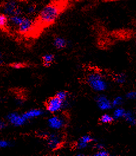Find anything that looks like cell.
<instances>
[{
	"instance_id": "1",
	"label": "cell",
	"mask_w": 136,
	"mask_h": 156,
	"mask_svg": "<svg viewBox=\"0 0 136 156\" xmlns=\"http://www.w3.org/2000/svg\"><path fill=\"white\" fill-rule=\"evenodd\" d=\"M65 0H53L40 11L36 23L42 29L53 24L65 9Z\"/></svg>"
},
{
	"instance_id": "2",
	"label": "cell",
	"mask_w": 136,
	"mask_h": 156,
	"mask_svg": "<svg viewBox=\"0 0 136 156\" xmlns=\"http://www.w3.org/2000/svg\"><path fill=\"white\" fill-rule=\"evenodd\" d=\"M87 83L89 86L96 92H103L108 87V82L100 73L97 72L91 73L87 77Z\"/></svg>"
},
{
	"instance_id": "3",
	"label": "cell",
	"mask_w": 136,
	"mask_h": 156,
	"mask_svg": "<svg viewBox=\"0 0 136 156\" xmlns=\"http://www.w3.org/2000/svg\"><path fill=\"white\" fill-rule=\"evenodd\" d=\"M1 8L2 13L8 17L23 14V8L17 0H7L3 2Z\"/></svg>"
},
{
	"instance_id": "4",
	"label": "cell",
	"mask_w": 136,
	"mask_h": 156,
	"mask_svg": "<svg viewBox=\"0 0 136 156\" xmlns=\"http://www.w3.org/2000/svg\"><path fill=\"white\" fill-rule=\"evenodd\" d=\"M66 102H64L56 95L50 98L46 102V107L47 110L51 113H56L60 111L63 108L65 107Z\"/></svg>"
},
{
	"instance_id": "5",
	"label": "cell",
	"mask_w": 136,
	"mask_h": 156,
	"mask_svg": "<svg viewBox=\"0 0 136 156\" xmlns=\"http://www.w3.org/2000/svg\"><path fill=\"white\" fill-rule=\"evenodd\" d=\"M34 21L29 17H24L17 29L20 34L24 35L30 33V31L34 28Z\"/></svg>"
},
{
	"instance_id": "6",
	"label": "cell",
	"mask_w": 136,
	"mask_h": 156,
	"mask_svg": "<svg viewBox=\"0 0 136 156\" xmlns=\"http://www.w3.org/2000/svg\"><path fill=\"white\" fill-rule=\"evenodd\" d=\"M7 120L11 125L14 127H21L27 122L22 114L17 112H11L7 116Z\"/></svg>"
},
{
	"instance_id": "7",
	"label": "cell",
	"mask_w": 136,
	"mask_h": 156,
	"mask_svg": "<svg viewBox=\"0 0 136 156\" xmlns=\"http://www.w3.org/2000/svg\"><path fill=\"white\" fill-rule=\"evenodd\" d=\"M49 127L55 130H59L63 128L65 126V121L62 117L54 115L48 119Z\"/></svg>"
},
{
	"instance_id": "8",
	"label": "cell",
	"mask_w": 136,
	"mask_h": 156,
	"mask_svg": "<svg viewBox=\"0 0 136 156\" xmlns=\"http://www.w3.org/2000/svg\"><path fill=\"white\" fill-rule=\"evenodd\" d=\"M95 101L98 107L102 111H107L113 108L111 101L104 95H99Z\"/></svg>"
},
{
	"instance_id": "9",
	"label": "cell",
	"mask_w": 136,
	"mask_h": 156,
	"mask_svg": "<svg viewBox=\"0 0 136 156\" xmlns=\"http://www.w3.org/2000/svg\"><path fill=\"white\" fill-rule=\"evenodd\" d=\"M62 138L58 134H52L48 138V144L50 149L56 150L61 145Z\"/></svg>"
},
{
	"instance_id": "10",
	"label": "cell",
	"mask_w": 136,
	"mask_h": 156,
	"mask_svg": "<svg viewBox=\"0 0 136 156\" xmlns=\"http://www.w3.org/2000/svg\"><path fill=\"white\" fill-rule=\"evenodd\" d=\"M43 114V111L41 109H32L23 114V116L27 121L30 119L40 117Z\"/></svg>"
},
{
	"instance_id": "11",
	"label": "cell",
	"mask_w": 136,
	"mask_h": 156,
	"mask_svg": "<svg viewBox=\"0 0 136 156\" xmlns=\"http://www.w3.org/2000/svg\"><path fill=\"white\" fill-rule=\"evenodd\" d=\"M94 141V138L89 136V135H85L81 137L79 140L78 143H77V148L82 150L87 148L88 144Z\"/></svg>"
},
{
	"instance_id": "12",
	"label": "cell",
	"mask_w": 136,
	"mask_h": 156,
	"mask_svg": "<svg viewBox=\"0 0 136 156\" xmlns=\"http://www.w3.org/2000/svg\"><path fill=\"white\" fill-rule=\"evenodd\" d=\"M53 45L58 50L64 49L67 46V41L62 37H56L54 39Z\"/></svg>"
},
{
	"instance_id": "13",
	"label": "cell",
	"mask_w": 136,
	"mask_h": 156,
	"mask_svg": "<svg viewBox=\"0 0 136 156\" xmlns=\"http://www.w3.org/2000/svg\"><path fill=\"white\" fill-rule=\"evenodd\" d=\"M24 18V16H23V15H15V16H10L9 17V23L12 24L13 26L18 28L20 24L23 21Z\"/></svg>"
},
{
	"instance_id": "14",
	"label": "cell",
	"mask_w": 136,
	"mask_h": 156,
	"mask_svg": "<svg viewBox=\"0 0 136 156\" xmlns=\"http://www.w3.org/2000/svg\"><path fill=\"white\" fill-rule=\"evenodd\" d=\"M123 118L131 126H135L136 124V119L133 113L130 111H126Z\"/></svg>"
},
{
	"instance_id": "15",
	"label": "cell",
	"mask_w": 136,
	"mask_h": 156,
	"mask_svg": "<svg viewBox=\"0 0 136 156\" xmlns=\"http://www.w3.org/2000/svg\"><path fill=\"white\" fill-rule=\"evenodd\" d=\"M9 24V17L2 12H0V29H7Z\"/></svg>"
},
{
	"instance_id": "16",
	"label": "cell",
	"mask_w": 136,
	"mask_h": 156,
	"mask_svg": "<svg viewBox=\"0 0 136 156\" xmlns=\"http://www.w3.org/2000/svg\"><path fill=\"white\" fill-rule=\"evenodd\" d=\"M42 60L43 62V65L45 67H49L53 63L55 60V56L52 54H48L43 56Z\"/></svg>"
},
{
	"instance_id": "17",
	"label": "cell",
	"mask_w": 136,
	"mask_h": 156,
	"mask_svg": "<svg viewBox=\"0 0 136 156\" xmlns=\"http://www.w3.org/2000/svg\"><path fill=\"white\" fill-rule=\"evenodd\" d=\"M125 112H126V110L124 108L120 107H116V109L114 111L113 117L114 118V119H116L123 118Z\"/></svg>"
},
{
	"instance_id": "18",
	"label": "cell",
	"mask_w": 136,
	"mask_h": 156,
	"mask_svg": "<svg viewBox=\"0 0 136 156\" xmlns=\"http://www.w3.org/2000/svg\"><path fill=\"white\" fill-rule=\"evenodd\" d=\"M114 118L112 115H110L108 114H103L100 118L101 122L103 124H109L114 121Z\"/></svg>"
},
{
	"instance_id": "19",
	"label": "cell",
	"mask_w": 136,
	"mask_h": 156,
	"mask_svg": "<svg viewBox=\"0 0 136 156\" xmlns=\"http://www.w3.org/2000/svg\"><path fill=\"white\" fill-rule=\"evenodd\" d=\"M37 11V5L35 4H30L28 5L26 9V11L29 16L34 15Z\"/></svg>"
},
{
	"instance_id": "20",
	"label": "cell",
	"mask_w": 136,
	"mask_h": 156,
	"mask_svg": "<svg viewBox=\"0 0 136 156\" xmlns=\"http://www.w3.org/2000/svg\"><path fill=\"white\" fill-rule=\"evenodd\" d=\"M56 96L59 99L62 101L64 102H67L68 97V92L65 90H61L58 92Z\"/></svg>"
},
{
	"instance_id": "21",
	"label": "cell",
	"mask_w": 136,
	"mask_h": 156,
	"mask_svg": "<svg viewBox=\"0 0 136 156\" xmlns=\"http://www.w3.org/2000/svg\"><path fill=\"white\" fill-rule=\"evenodd\" d=\"M124 99L121 97H117L115 98L112 101H111V104H112V106L113 107H120L123 104Z\"/></svg>"
},
{
	"instance_id": "22",
	"label": "cell",
	"mask_w": 136,
	"mask_h": 156,
	"mask_svg": "<svg viewBox=\"0 0 136 156\" xmlns=\"http://www.w3.org/2000/svg\"><path fill=\"white\" fill-rule=\"evenodd\" d=\"M116 81L119 84H123L126 81V76L124 74H120L116 77Z\"/></svg>"
},
{
	"instance_id": "23",
	"label": "cell",
	"mask_w": 136,
	"mask_h": 156,
	"mask_svg": "<svg viewBox=\"0 0 136 156\" xmlns=\"http://www.w3.org/2000/svg\"><path fill=\"white\" fill-rule=\"evenodd\" d=\"M10 66L13 68L19 69L25 68L26 66V65L25 63H21V62H16V63H11L10 65Z\"/></svg>"
},
{
	"instance_id": "24",
	"label": "cell",
	"mask_w": 136,
	"mask_h": 156,
	"mask_svg": "<svg viewBox=\"0 0 136 156\" xmlns=\"http://www.w3.org/2000/svg\"><path fill=\"white\" fill-rule=\"evenodd\" d=\"M109 155V152L104 149L98 150L97 152L95 154V156H108Z\"/></svg>"
},
{
	"instance_id": "25",
	"label": "cell",
	"mask_w": 136,
	"mask_h": 156,
	"mask_svg": "<svg viewBox=\"0 0 136 156\" xmlns=\"http://www.w3.org/2000/svg\"><path fill=\"white\" fill-rule=\"evenodd\" d=\"M10 146L9 141L5 140H0V148H5Z\"/></svg>"
},
{
	"instance_id": "26",
	"label": "cell",
	"mask_w": 136,
	"mask_h": 156,
	"mask_svg": "<svg viewBox=\"0 0 136 156\" xmlns=\"http://www.w3.org/2000/svg\"><path fill=\"white\" fill-rule=\"evenodd\" d=\"M126 97L129 99H135L136 98V93L135 91H131L127 94Z\"/></svg>"
},
{
	"instance_id": "27",
	"label": "cell",
	"mask_w": 136,
	"mask_h": 156,
	"mask_svg": "<svg viewBox=\"0 0 136 156\" xmlns=\"http://www.w3.org/2000/svg\"><path fill=\"white\" fill-rule=\"evenodd\" d=\"M7 127L6 122L3 120H0V131L5 129Z\"/></svg>"
},
{
	"instance_id": "28",
	"label": "cell",
	"mask_w": 136,
	"mask_h": 156,
	"mask_svg": "<svg viewBox=\"0 0 136 156\" xmlns=\"http://www.w3.org/2000/svg\"><path fill=\"white\" fill-rule=\"evenodd\" d=\"M95 147L98 150H102V149H104V146L102 144H100V143H98L95 145Z\"/></svg>"
},
{
	"instance_id": "29",
	"label": "cell",
	"mask_w": 136,
	"mask_h": 156,
	"mask_svg": "<svg viewBox=\"0 0 136 156\" xmlns=\"http://www.w3.org/2000/svg\"><path fill=\"white\" fill-rule=\"evenodd\" d=\"M3 63V55L0 51V65H1Z\"/></svg>"
},
{
	"instance_id": "30",
	"label": "cell",
	"mask_w": 136,
	"mask_h": 156,
	"mask_svg": "<svg viewBox=\"0 0 136 156\" xmlns=\"http://www.w3.org/2000/svg\"><path fill=\"white\" fill-rule=\"evenodd\" d=\"M0 101H1V98H0Z\"/></svg>"
}]
</instances>
